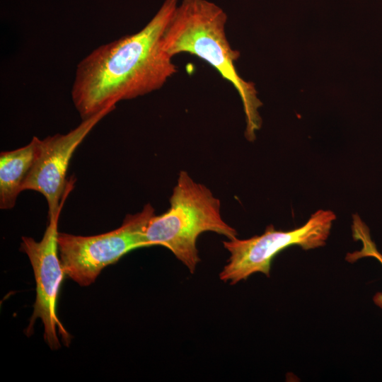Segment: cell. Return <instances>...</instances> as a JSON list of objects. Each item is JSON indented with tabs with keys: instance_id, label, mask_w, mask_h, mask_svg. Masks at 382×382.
<instances>
[{
	"instance_id": "1",
	"label": "cell",
	"mask_w": 382,
	"mask_h": 382,
	"mask_svg": "<svg viewBox=\"0 0 382 382\" xmlns=\"http://www.w3.org/2000/svg\"><path fill=\"white\" fill-rule=\"evenodd\" d=\"M178 4L165 0L140 30L99 46L80 61L71 93L82 120L157 91L177 72L163 36Z\"/></svg>"
},
{
	"instance_id": "2",
	"label": "cell",
	"mask_w": 382,
	"mask_h": 382,
	"mask_svg": "<svg viewBox=\"0 0 382 382\" xmlns=\"http://www.w3.org/2000/svg\"><path fill=\"white\" fill-rule=\"evenodd\" d=\"M227 15L208 0H182L178 4L163 36L164 50L172 57L188 53L205 61L237 91L245 115V136L255 139L262 125V102L252 82L243 80L235 63L240 57L226 37Z\"/></svg>"
},
{
	"instance_id": "3",
	"label": "cell",
	"mask_w": 382,
	"mask_h": 382,
	"mask_svg": "<svg viewBox=\"0 0 382 382\" xmlns=\"http://www.w3.org/2000/svg\"><path fill=\"white\" fill-rule=\"evenodd\" d=\"M170 208L149 221L144 236V246L162 245L194 273L200 259L197 248L198 236L212 231L228 239L237 231L224 221L221 203L205 185L193 180L181 170L170 198Z\"/></svg>"
},
{
	"instance_id": "4",
	"label": "cell",
	"mask_w": 382,
	"mask_h": 382,
	"mask_svg": "<svg viewBox=\"0 0 382 382\" xmlns=\"http://www.w3.org/2000/svg\"><path fill=\"white\" fill-rule=\"evenodd\" d=\"M335 219L336 215L332 210L320 209L296 228L276 230L271 224L260 236L247 239L236 237L224 241L230 257L219 274V279L235 284L255 273H262L269 277L272 260L282 250L292 245L303 250L324 246Z\"/></svg>"
},
{
	"instance_id": "5",
	"label": "cell",
	"mask_w": 382,
	"mask_h": 382,
	"mask_svg": "<svg viewBox=\"0 0 382 382\" xmlns=\"http://www.w3.org/2000/svg\"><path fill=\"white\" fill-rule=\"evenodd\" d=\"M154 209L146 204L134 214H127L122 225L111 231L88 236L58 233L59 259L65 275L80 286L95 282L100 272L129 252L144 248V236Z\"/></svg>"
},
{
	"instance_id": "6",
	"label": "cell",
	"mask_w": 382,
	"mask_h": 382,
	"mask_svg": "<svg viewBox=\"0 0 382 382\" xmlns=\"http://www.w3.org/2000/svg\"><path fill=\"white\" fill-rule=\"evenodd\" d=\"M62 209L48 217V224L42 238L36 241L30 237H22L20 250L28 257L36 284V299L33 313L28 330H31L36 319L44 326V339L52 349L60 347L59 334L64 344L68 345L71 336L57 315V301L65 276L59 256L58 221Z\"/></svg>"
},
{
	"instance_id": "7",
	"label": "cell",
	"mask_w": 382,
	"mask_h": 382,
	"mask_svg": "<svg viewBox=\"0 0 382 382\" xmlns=\"http://www.w3.org/2000/svg\"><path fill=\"white\" fill-rule=\"evenodd\" d=\"M115 108H108L82 120L66 134H57L41 139L37 157L23 184V191H37L45 197L48 217L62 209L74 187V181L66 180V175L74 151L93 128Z\"/></svg>"
},
{
	"instance_id": "8",
	"label": "cell",
	"mask_w": 382,
	"mask_h": 382,
	"mask_svg": "<svg viewBox=\"0 0 382 382\" xmlns=\"http://www.w3.org/2000/svg\"><path fill=\"white\" fill-rule=\"evenodd\" d=\"M40 141L33 137L25 146L0 154V208L14 207L18 195L37 157Z\"/></svg>"
},
{
	"instance_id": "9",
	"label": "cell",
	"mask_w": 382,
	"mask_h": 382,
	"mask_svg": "<svg viewBox=\"0 0 382 382\" xmlns=\"http://www.w3.org/2000/svg\"><path fill=\"white\" fill-rule=\"evenodd\" d=\"M352 231L354 239L360 241L362 247L359 250L347 253L345 260L347 262H354L362 257H372L382 265V254L378 252L375 243L371 239L368 226L357 214L352 216ZM373 301L377 306L382 308V292H377L374 296Z\"/></svg>"
}]
</instances>
